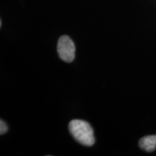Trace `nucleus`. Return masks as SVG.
I'll return each instance as SVG.
<instances>
[{
  "label": "nucleus",
  "instance_id": "f257e3e1",
  "mask_svg": "<svg viewBox=\"0 0 156 156\" xmlns=\"http://www.w3.org/2000/svg\"><path fill=\"white\" fill-rule=\"evenodd\" d=\"M69 129L72 135L79 143L85 146H92L95 143L94 132L89 123L75 119L70 122Z\"/></svg>",
  "mask_w": 156,
  "mask_h": 156
},
{
  "label": "nucleus",
  "instance_id": "f03ea898",
  "mask_svg": "<svg viewBox=\"0 0 156 156\" xmlns=\"http://www.w3.org/2000/svg\"><path fill=\"white\" fill-rule=\"evenodd\" d=\"M57 52L61 59L72 62L75 59V46L73 41L67 36H61L58 41Z\"/></svg>",
  "mask_w": 156,
  "mask_h": 156
},
{
  "label": "nucleus",
  "instance_id": "7ed1b4c3",
  "mask_svg": "<svg viewBox=\"0 0 156 156\" xmlns=\"http://www.w3.org/2000/svg\"><path fill=\"white\" fill-rule=\"evenodd\" d=\"M141 149L147 152H153L156 147V135L146 136L142 137L139 142Z\"/></svg>",
  "mask_w": 156,
  "mask_h": 156
},
{
  "label": "nucleus",
  "instance_id": "20e7f679",
  "mask_svg": "<svg viewBox=\"0 0 156 156\" xmlns=\"http://www.w3.org/2000/svg\"><path fill=\"white\" fill-rule=\"evenodd\" d=\"M7 130H8V127H7L6 123L2 120L0 121V134H5L7 132Z\"/></svg>",
  "mask_w": 156,
  "mask_h": 156
}]
</instances>
